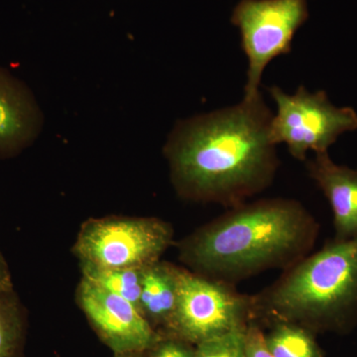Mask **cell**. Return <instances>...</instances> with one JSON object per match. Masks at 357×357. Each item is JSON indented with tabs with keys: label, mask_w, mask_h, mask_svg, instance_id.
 <instances>
[{
	"label": "cell",
	"mask_w": 357,
	"mask_h": 357,
	"mask_svg": "<svg viewBox=\"0 0 357 357\" xmlns=\"http://www.w3.org/2000/svg\"><path fill=\"white\" fill-rule=\"evenodd\" d=\"M273 116L259 93L178 121L164 146L178 194L231 208L267 189L279 168L270 139Z\"/></svg>",
	"instance_id": "6da1fadb"
},
{
	"label": "cell",
	"mask_w": 357,
	"mask_h": 357,
	"mask_svg": "<svg viewBox=\"0 0 357 357\" xmlns=\"http://www.w3.org/2000/svg\"><path fill=\"white\" fill-rule=\"evenodd\" d=\"M319 234V222L300 202L260 199L199 227L178 243V256L195 273L234 285L293 266L310 255Z\"/></svg>",
	"instance_id": "7a4b0ae2"
},
{
	"label": "cell",
	"mask_w": 357,
	"mask_h": 357,
	"mask_svg": "<svg viewBox=\"0 0 357 357\" xmlns=\"http://www.w3.org/2000/svg\"><path fill=\"white\" fill-rule=\"evenodd\" d=\"M255 316L310 328L344 330L357 321V237L328 241L253 295Z\"/></svg>",
	"instance_id": "3957f363"
},
{
	"label": "cell",
	"mask_w": 357,
	"mask_h": 357,
	"mask_svg": "<svg viewBox=\"0 0 357 357\" xmlns=\"http://www.w3.org/2000/svg\"><path fill=\"white\" fill-rule=\"evenodd\" d=\"M173 237L170 223L160 218H93L79 230L74 251L82 266L145 268L159 261Z\"/></svg>",
	"instance_id": "277c9868"
},
{
	"label": "cell",
	"mask_w": 357,
	"mask_h": 357,
	"mask_svg": "<svg viewBox=\"0 0 357 357\" xmlns=\"http://www.w3.org/2000/svg\"><path fill=\"white\" fill-rule=\"evenodd\" d=\"M251 318H255L253 296L178 268L177 305L167 328L173 337L197 345L246 328Z\"/></svg>",
	"instance_id": "5b68a950"
},
{
	"label": "cell",
	"mask_w": 357,
	"mask_h": 357,
	"mask_svg": "<svg viewBox=\"0 0 357 357\" xmlns=\"http://www.w3.org/2000/svg\"><path fill=\"white\" fill-rule=\"evenodd\" d=\"M277 107L270 126L274 145L285 143L294 158L305 161L307 152H328L338 136L357 129V114L351 107H337L324 91L310 93L301 86L288 95L279 86L268 89Z\"/></svg>",
	"instance_id": "8992f818"
},
{
	"label": "cell",
	"mask_w": 357,
	"mask_h": 357,
	"mask_svg": "<svg viewBox=\"0 0 357 357\" xmlns=\"http://www.w3.org/2000/svg\"><path fill=\"white\" fill-rule=\"evenodd\" d=\"M309 18L307 0H241L231 23L238 28L248 59L245 98L260 93L263 72L273 59L290 53L296 32Z\"/></svg>",
	"instance_id": "52a82bcc"
},
{
	"label": "cell",
	"mask_w": 357,
	"mask_h": 357,
	"mask_svg": "<svg viewBox=\"0 0 357 357\" xmlns=\"http://www.w3.org/2000/svg\"><path fill=\"white\" fill-rule=\"evenodd\" d=\"M77 297L93 330L115 354H142L159 342L153 326L129 301L84 279Z\"/></svg>",
	"instance_id": "ba28073f"
},
{
	"label": "cell",
	"mask_w": 357,
	"mask_h": 357,
	"mask_svg": "<svg viewBox=\"0 0 357 357\" xmlns=\"http://www.w3.org/2000/svg\"><path fill=\"white\" fill-rule=\"evenodd\" d=\"M44 116L31 91L0 68V157L17 154L36 139Z\"/></svg>",
	"instance_id": "9c48e42d"
},
{
	"label": "cell",
	"mask_w": 357,
	"mask_h": 357,
	"mask_svg": "<svg viewBox=\"0 0 357 357\" xmlns=\"http://www.w3.org/2000/svg\"><path fill=\"white\" fill-rule=\"evenodd\" d=\"M310 177L331 204L337 241L357 237V169L337 165L328 152L307 162Z\"/></svg>",
	"instance_id": "30bf717a"
},
{
	"label": "cell",
	"mask_w": 357,
	"mask_h": 357,
	"mask_svg": "<svg viewBox=\"0 0 357 357\" xmlns=\"http://www.w3.org/2000/svg\"><path fill=\"white\" fill-rule=\"evenodd\" d=\"M178 271V267L160 260L143 270L139 310L151 325L168 328L173 318L177 305Z\"/></svg>",
	"instance_id": "8fae6325"
},
{
	"label": "cell",
	"mask_w": 357,
	"mask_h": 357,
	"mask_svg": "<svg viewBox=\"0 0 357 357\" xmlns=\"http://www.w3.org/2000/svg\"><path fill=\"white\" fill-rule=\"evenodd\" d=\"M265 337L274 357H323L310 330L297 324L276 321Z\"/></svg>",
	"instance_id": "7c38bea8"
},
{
	"label": "cell",
	"mask_w": 357,
	"mask_h": 357,
	"mask_svg": "<svg viewBox=\"0 0 357 357\" xmlns=\"http://www.w3.org/2000/svg\"><path fill=\"white\" fill-rule=\"evenodd\" d=\"M83 279L123 299L139 309L141 285L144 268L105 269L82 266Z\"/></svg>",
	"instance_id": "4fadbf2b"
},
{
	"label": "cell",
	"mask_w": 357,
	"mask_h": 357,
	"mask_svg": "<svg viewBox=\"0 0 357 357\" xmlns=\"http://www.w3.org/2000/svg\"><path fill=\"white\" fill-rule=\"evenodd\" d=\"M24 314L13 291L0 296V357H16L24 335Z\"/></svg>",
	"instance_id": "5bb4252c"
},
{
	"label": "cell",
	"mask_w": 357,
	"mask_h": 357,
	"mask_svg": "<svg viewBox=\"0 0 357 357\" xmlns=\"http://www.w3.org/2000/svg\"><path fill=\"white\" fill-rule=\"evenodd\" d=\"M246 328H236L204 340L195 347L194 357H244Z\"/></svg>",
	"instance_id": "9a60e30c"
},
{
	"label": "cell",
	"mask_w": 357,
	"mask_h": 357,
	"mask_svg": "<svg viewBox=\"0 0 357 357\" xmlns=\"http://www.w3.org/2000/svg\"><path fill=\"white\" fill-rule=\"evenodd\" d=\"M150 357H194L195 349L191 344L176 337L160 338L158 342L152 347Z\"/></svg>",
	"instance_id": "2e32d148"
},
{
	"label": "cell",
	"mask_w": 357,
	"mask_h": 357,
	"mask_svg": "<svg viewBox=\"0 0 357 357\" xmlns=\"http://www.w3.org/2000/svg\"><path fill=\"white\" fill-rule=\"evenodd\" d=\"M244 357H274L268 349L264 333L251 321L245 330Z\"/></svg>",
	"instance_id": "e0dca14e"
},
{
	"label": "cell",
	"mask_w": 357,
	"mask_h": 357,
	"mask_svg": "<svg viewBox=\"0 0 357 357\" xmlns=\"http://www.w3.org/2000/svg\"><path fill=\"white\" fill-rule=\"evenodd\" d=\"M13 291V280L8 265L0 253V296Z\"/></svg>",
	"instance_id": "ac0fdd59"
},
{
	"label": "cell",
	"mask_w": 357,
	"mask_h": 357,
	"mask_svg": "<svg viewBox=\"0 0 357 357\" xmlns=\"http://www.w3.org/2000/svg\"><path fill=\"white\" fill-rule=\"evenodd\" d=\"M142 354H115V357H143Z\"/></svg>",
	"instance_id": "d6986e66"
}]
</instances>
